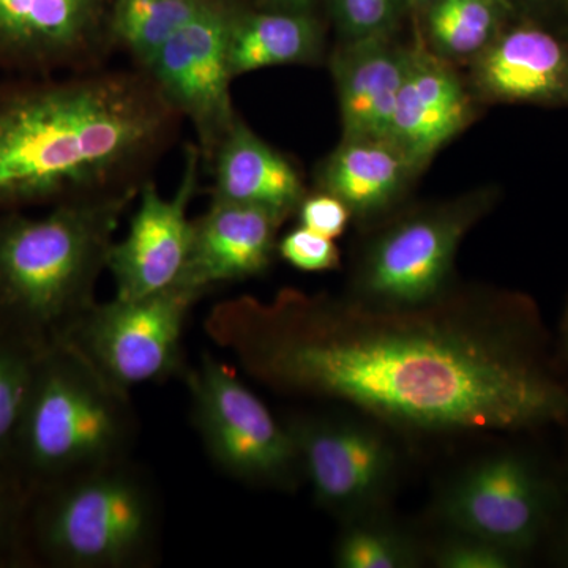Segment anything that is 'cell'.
Listing matches in <instances>:
<instances>
[{
  "label": "cell",
  "instance_id": "ac0fdd59",
  "mask_svg": "<svg viewBox=\"0 0 568 568\" xmlns=\"http://www.w3.org/2000/svg\"><path fill=\"white\" fill-rule=\"evenodd\" d=\"M477 82L495 99L541 102L568 93V55L555 37L517 29L478 54Z\"/></svg>",
  "mask_w": 568,
  "mask_h": 568
},
{
  "label": "cell",
  "instance_id": "1f68e13d",
  "mask_svg": "<svg viewBox=\"0 0 568 568\" xmlns=\"http://www.w3.org/2000/svg\"><path fill=\"white\" fill-rule=\"evenodd\" d=\"M417 2L425 3V2H432V0H417Z\"/></svg>",
  "mask_w": 568,
  "mask_h": 568
},
{
  "label": "cell",
  "instance_id": "7c38bea8",
  "mask_svg": "<svg viewBox=\"0 0 568 568\" xmlns=\"http://www.w3.org/2000/svg\"><path fill=\"white\" fill-rule=\"evenodd\" d=\"M551 510V485L518 454L495 455L469 467L439 504V514L458 534L518 556L536 547Z\"/></svg>",
  "mask_w": 568,
  "mask_h": 568
},
{
  "label": "cell",
  "instance_id": "277c9868",
  "mask_svg": "<svg viewBox=\"0 0 568 568\" xmlns=\"http://www.w3.org/2000/svg\"><path fill=\"white\" fill-rule=\"evenodd\" d=\"M138 426L130 390L62 343L40 355L10 466L33 491L132 458Z\"/></svg>",
  "mask_w": 568,
  "mask_h": 568
},
{
  "label": "cell",
  "instance_id": "f1b7e54d",
  "mask_svg": "<svg viewBox=\"0 0 568 568\" xmlns=\"http://www.w3.org/2000/svg\"><path fill=\"white\" fill-rule=\"evenodd\" d=\"M301 226L324 237L335 239L345 233L349 207L331 193L305 196L297 209Z\"/></svg>",
  "mask_w": 568,
  "mask_h": 568
},
{
  "label": "cell",
  "instance_id": "484cf974",
  "mask_svg": "<svg viewBox=\"0 0 568 568\" xmlns=\"http://www.w3.org/2000/svg\"><path fill=\"white\" fill-rule=\"evenodd\" d=\"M276 252L298 271L328 272L339 265V252L334 239L313 233L304 226L284 235Z\"/></svg>",
  "mask_w": 568,
  "mask_h": 568
},
{
  "label": "cell",
  "instance_id": "7a4b0ae2",
  "mask_svg": "<svg viewBox=\"0 0 568 568\" xmlns=\"http://www.w3.org/2000/svg\"><path fill=\"white\" fill-rule=\"evenodd\" d=\"M182 121L138 67L0 82V213L141 192Z\"/></svg>",
  "mask_w": 568,
  "mask_h": 568
},
{
  "label": "cell",
  "instance_id": "5bb4252c",
  "mask_svg": "<svg viewBox=\"0 0 568 568\" xmlns=\"http://www.w3.org/2000/svg\"><path fill=\"white\" fill-rule=\"evenodd\" d=\"M283 220L256 205L212 200L193 220L189 261L178 284L207 295L220 284L264 274L278 244Z\"/></svg>",
  "mask_w": 568,
  "mask_h": 568
},
{
  "label": "cell",
  "instance_id": "9a60e30c",
  "mask_svg": "<svg viewBox=\"0 0 568 568\" xmlns=\"http://www.w3.org/2000/svg\"><path fill=\"white\" fill-rule=\"evenodd\" d=\"M469 121V99L454 71L435 55L410 52L390 138L414 168L428 162Z\"/></svg>",
  "mask_w": 568,
  "mask_h": 568
},
{
  "label": "cell",
  "instance_id": "5b68a950",
  "mask_svg": "<svg viewBox=\"0 0 568 568\" xmlns=\"http://www.w3.org/2000/svg\"><path fill=\"white\" fill-rule=\"evenodd\" d=\"M163 508L132 458L33 489L26 544L59 568H149L160 558Z\"/></svg>",
  "mask_w": 568,
  "mask_h": 568
},
{
  "label": "cell",
  "instance_id": "f546056e",
  "mask_svg": "<svg viewBox=\"0 0 568 568\" xmlns=\"http://www.w3.org/2000/svg\"><path fill=\"white\" fill-rule=\"evenodd\" d=\"M560 339H562V351L568 358V308L566 312V317L562 321V328H560Z\"/></svg>",
  "mask_w": 568,
  "mask_h": 568
},
{
  "label": "cell",
  "instance_id": "4fadbf2b",
  "mask_svg": "<svg viewBox=\"0 0 568 568\" xmlns=\"http://www.w3.org/2000/svg\"><path fill=\"white\" fill-rule=\"evenodd\" d=\"M201 156L196 144L185 149L178 192L163 197L149 179L142 185L140 204L122 241L112 245L108 272L115 297L140 298L173 287L189 261L193 220L189 209L200 183Z\"/></svg>",
  "mask_w": 568,
  "mask_h": 568
},
{
  "label": "cell",
  "instance_id": "e0dca14e",
  "mask_svg": "<svg viewBox=\"0 0 568 568\" xmlns=\"http://www.w3.org/2000/svg\"><path fill=\"white\" fill-rule=\"evenodd\" d=\"M209 166L213 175L212 200L267 209L283 222L304 201L305 186L297 168L239 118Z\"/></svg>",
  "mask_w": 568,
  "mask_h": 568
},
{
  "label": "cell",
  "instance_id": "ffe728a7",
  "mask_svg": "<svg viewBox=\"0 0 568 568\" xmlns=\"http://www.w3.org/2000/svg\"><path fill=\"white\" fill-rule=\"evenodd\" d=\"M315 21L301 13L233 14L230 65L234 78L272 67L313 61L320 54Z\"/></svg>",
  "mask_w": 568,
  "mask_h": 568
},
{
  "label": "cell",
  "instance_id": "ba28073f",
  "mask_svg": "<svg viewBox=\"0 0 568 568\" xmlns=\"http://www.w3.org/2000/svg\"><path fill=\"white\" fill-rule=\"evenodd\" d=\"M233 14L215 0L171 37L144 69L175 111L192 123L205 164L239 118L231 100Z\"/></svg>",
  "mask_w": 568,
  "mask_h": 568
},
{
  "label": "cell",
  "instance_id": "7402d4cb",
  "mask_svg": "<svg viewBox=\"0 0 568 568\" xmlns=\"http://www.w3.org/2000/svg\"><path fill=\"white\" fill-rule=\"evenodd\" d=\"M429 39L440 55L465 59L481 54L497 28L495 0H432Z\"/></svg>",
  "mask_w": 568,
  "mask_h": 568
},
{
  "label": "cell",
  "instance_id": "9c48e42d",
  "mask_svg": "<svg viewBox=\"0 0 568 568\" xmlns=\"http://www.w3.org/2000/svg\"><path fill=\"white\" fill-rule=\"evenodd\" d=\"M284 424L321 507L353 521L379 506L394 481L396 455L376 426L327 416H295Z\"/></svg>",
  "mask_w": 568,
  "mask_h": 568
},
{
  "label": "cell",
  "instance_id": "44dd1931",
  "mask_svg": "<svg viewBox=\"0 0 568 568\" xmlns=\"http://www.w3.org/2000/svg\"><path fill=\"white\" fill-rule=\"evenodd\" d=\"M215 0H112L111 36L144 70L166 41Z\"/></svg>",
  "mask_w": 568,
  "mask_h": 568
},
{
  "label": "cell",
  "instance_id": "30bf717a",
  "mask_svg": "<svg viewBox=\"0 0 568 568\" xmlns=\"http://www.w3.org/2000/svg\"><path fill=\"white\" fill-rule=\"evenodd\" d=\"M476 219L473 207L420 213L396 223L369 245L354 298L369 305L417 306L447 294L459 242Z\"/></svg>",
  "mask_w": 568,
  "mask_h": 568
},
{
  "label": "cell",
  "instance_id": "4316f807",
  "mask_svg": "<svg viewBox=\"0 0 568 568\" xmlns=\"http://www.w3.org/2000/svg\"><path fill=\"white\" fill-rule=\"evenodd\" d=\"M447 541L437 549L435 562L443 568H510L518 562V555L480 540L463 536Z\"/></svg>",
  "mask_w": 568,
  "mask_h": 568
},
{
  "label": "cell",
  "instance_id": "2e32d148",
  "mask_svg": "<svg viewBox=\"0 0 568 568\" xmlns=\"http://www.w3.org/2000/svg\"><path fill=\"white\" fill-rule=\"evenodd\" d=\"M409 62L410 52L383 36L355 40L338 55L334 70L345 140L388 141Z\"/></svg>",
  "mask_w": 568,
  "mask_h": 568
},
{
  "label": "cell",
  "instance_id": "603a6c76",
  "mask_svg": "<svg viewBox=\"0 0 568 568\" xmlns=\"http://www.w3.org/2000/svg\"><path fill=\"white\" fill-rule=\"evenodd\" d=\"M40 355L28 343L0 331V465L10 466Z\"/></svg>",
  "mask_w": 568,
  "mask_h": 568
},
{
  "label": "cell",
  "instance_id": "cb8c5ba5",
  "mask_svg": "<svg viewBox=\"0 0 568 568\" xmlns=\"http://www.w3.org/2000/svg\"><path fill=\"white\" fill-rule=\"evenodd\" d=\"M416 545L386 525L351 523L335 548V564L342 568H409L418 566Z\"/></svg>",
  "mask_w": 568,
  "mask_h": 568
},
{
  "label": "cell",
  "instance_id": "8992f818",
  "mask_svg": "<svg viewBox=\"0 0 568 568\" xmlns=\"http://www.w3.org/2000/svg\"><path fill=\"white\" fill-rule=\"evenodd\" d=\"M192 422L213 465L250 487L294 491L304 480L297 447L260 396L212 354L185 369Z\"/></svg>",
  "mask_w": 568,
  "mask_h": 568
},
{
  "label": "cell",
  "instance_id": "d4e9b609",
  "mask_svg": "<svg viewBox=\"0 0 568 568\" xmlns=\"http://www.w3.org/2000/svg\"><path fill=\"white\" fill-rule=\"evenodd\" d=\"M32 489L13 467L0 465V560H11L28 549L29 507Z\"/></svg>",
  "mask_w": 568,
  "mask_h": 568
},
{
  "label": "cell",
  "instance_id": "4dcf8cb0",
  "mask_svg": "<svg viewBox=\"0 0 568 568\" xmlns=\"http://www.w3.org/2000/svg\"><path fill=\"white\" fill-rule=\"evenodd\" d=\"M280 6L287 7V9H301L308 0H275Z\"/></svg>",
  "mask_w": 568,
  "mask_h": 568
},
{
  "label": "cell",
  "instance_id": "6da1fadb",
  "mask_svg": "<svg viewBox=\"0 0 568 568\" xmlns=\"http://www.w3.org/2000/svg\"><path fill=\"white\" fill-rule=\"evenodd\" d=\"M204 331L278 394L345 403L417 433L568 424V387L544 361L530 312L444 295L369 305L284 290L213 306Z\"/></svg>",
  "mask_w": 568,
  "mask_h": 568
},
{
  "label": "cell",
  "instance_id": "3957f363",
  "mask_svg": "<svg viewBox=\"0 0 568 568\" xmlns=\"http://www.w3.org/2000/svg\"><path fill=\"white\" fill-rule=\"evenodd\" d=\"M138 196L70 201L39 216L0 213V331L39 353L69 342L99 302L114 235Z\"/></svg>",
  "mask_w": 568,
  "mask_h": 568
},
{
  "label": "cell",
  "instance_id": "83f0119b",
  "mask_svg": "<svg viewBox=\"0 0 568 568\" xmlns=\"http://www.w3.org/2000/svg\"><path fill=\"white\" fill-rule=\"evenodd\" d=\"M398 0H335L343 29L354 40L383 36L394 20Z\"/></svg>",
  "mask_w": 568,
  "mask_h": 568
},
{
  "label": "cell",
  "instance_id": "8fae6325",
  "mask_svg": "<svg viewBox=\"0 0 568 568\" xmlns=\"http://www.w3.org/2000/svg\"><path fill=\"white\" fill-rule=\"evenodd\" d=\"M112 0H0V71L17 78L100 69Z\"/></svg>",
  "mask_w": 568,
  "mask_h": 568
},
{
  "label": "cell",
  "instance_id": "d6986e66",
  "mask_svg": "<svg viewBox=\"0 0 568 568\" xmlns=\"http://www.w3.org/2000/svg\"><path fill=\"white\" fill-rule=\"evenodd\" d=\"M413 168L394 142L343 140L321 170V186L351 213L369 215L394 200Z\"/></svg>",
  "mask_w": 568,
  "mask_h": 568
},
{
  "label": "cell",
  "instance_id": "52a82bcc",
  "mask_svg": "<svg viewBox=\"0 0 568 568\" xmlns=\"http://www.w3.org/2000/svg\"><path fill=\"white\" fill-rule=\"evenodd\" d=\"M204 295L175 284L145 297L97 302L69 343L126 390L162 383L185 373L183 331Z\"/></svg>",
  "mask_w": 568,
  "mask_h": 568
}]
</instances>
